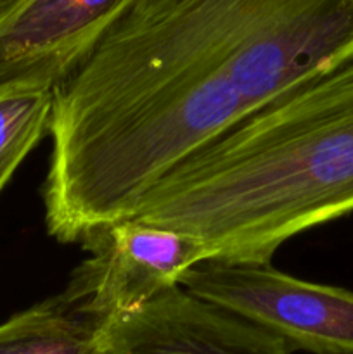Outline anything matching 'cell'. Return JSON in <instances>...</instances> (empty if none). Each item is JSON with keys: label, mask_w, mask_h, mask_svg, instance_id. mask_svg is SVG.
Masks as SVG:
<instances>
[{"label": "cell", "mask_w": 353, "mask_h": 354, "mask_svg": "<svg viewBox=\"0 0 353 354\" xmlns=\"http://www.w3.org/2000/svg\"><path fill=\"white\" fill-rule=\"evenodd\" d=\"M180 287L255 327L291 349L353 354V292L305 282L270 263L204 261Z\"/></svg>", "instance_id": "obj_3"}, {"label": "cell", "mask_w": 353, "mask_h": 354, "mask_svg": "<svg viewBox=\"0 0 353 354\" xmlns=\"http://www.w3.org/2000/svg\"><path fill=\"white\" fill-rule=\"evenodd\" d=\"M137 0H17L0 9V83L57 88Z\"/></svg>", "instance_id": "obj_5"}, {"label": "cell", "mask_w": 353, "mask_h": 354, "mask_svg": "<svg viewBox=\"0 0 353 354\" xmlns=\"http://www.w3.org/2000/svg\"><path fill=\"white\" fill-rule=\"evenodd\" d=\"M54 88L35 83H0V192L17 166L48 133Z\"/></svg>", "instance_id": "obj_8"}, {"label": "cell", "mask_w": 353, "mask_h": 354, "mask_svg": "<svg viewBox=\"0 0 353 354\" xmlns=\"http://www.w3.org/2000/svg\"><path fill=\"white\" fill-rule=\"evenodd\" d=\"M17 0H2V2H0V9H6V7H9V6H12V3H16Z\"/></svg>", "instance_id": "obj_9"}, {"label": "cell", "mask_w": 353, "mask_h": 354, "mask_svg": "<svg viewBox=\"0 0 353 354\" xmlns=\"http://www.w3.org/2000/svg\"><path fill=\"white\" fill-rule=\"evenodd\" d=\"M0 2H2V0H0Z\"/></svg>", "instance_id": "obj_10"}, {"label": "cell", "mask_w": 353, "mask_h": 354, "mask_svg": "<svg viewBox=\"0 0 353 354\" xmlns=\"http://www.w3.org/2000/svg\"><path fill=\"white\" fill-rule=\"evenodd\" d=\"M89 258L73 272L62 297L99 322L128 315L183 277L211 252L187 235L135 218L100 227L83 239Z\"/></svg>", "instance_id": "obj_4"}, {"label": "cell", "mask_w": 353, "mask_h": 354, "mask_svg": "<svg viewBox=\"0 0 353 354\" xmlns=\"http://www.w3.org/2000/svg\"><path fill=\"white\" fill-rule=\"evenodd\" d=\"M353 52V0H137L54 90L47 232L125 220L185 156Z\"/></svg>", "instance_id": "obj_1"}, {"label": "cell", "mask_w": 353, "mask_h": 354, "mask_svg": "<svg viewBox=\"0 0 353 354\" xmlns=\"http://www.w3.org/2000/svg\"><path fill=\"white\" fill-rule=\"evenodd\" d=\"M102 324L59 294L0 324V354H96Z\"/></svg>", "instance_id": "obj_7"}, {"label": "cell", "mask_w": 353, "mask_h": 354, "mask_svg": "<svg viewBox=\"0 0 353 354\" xmlns=\"http://www.w3.org/2000/svg\"><path fill=\"white\" fill-rule=\"evenodd\" d=\"M275 335L175 287L102 324L96 354H291Z\"/></svg>", "instance_id": "obj_6"}, {"label": "cell", "mask_w": 353, "mask_h": 354, "mask_svg": "<svg viewBox=\"0 0 353 354\" xmlns=\"http://www.w3.org/2000/svg\"><path fill=\"white\" fill-rule=\"evenodd\" d=\"M353 211V52L263 104L165 173L132 211L211 261L265 265Z\"/></svg>", "instance_id": "obj_2"}]
</instances>
